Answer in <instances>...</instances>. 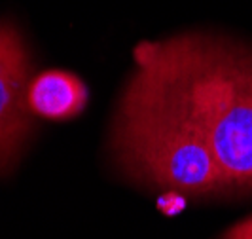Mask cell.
I'll return each instance as SVG.
<instances>
[{
  "mask_svg": "<svg viewBox=\"0 0 252 239\" xmlns=\"http://www.w3.org/2000/svg\"><path fill=\"white\" fill-rule=\"evenodd\" d=\"M135 65L201 131L229 192L252 190V57L209 36L140 42Z\"/></svg>",
  "mask_w": 252,
  "mask_h": 239,
  "instance_id": "1",
  "label": "cell"
},
{
  "mask_svg": "<svg viewBox=\"0 0 252 239\" xmlns=\"http://www.w3.org/2000/svg\"><path fill=\"white\" fill-rule=\"evenodd\" d=\"M114 146L124 169L139 182L193 198L229 192L201 131L139 68L120 104Z\"/></svg>",
  "mask_w": 252,
  "mask_h": 239,
  "instance_id": "2",
  "label": "cell"
},
{
  "mask_svg": "<svg viewBox=\"0 0 252 239\" xmlns=\"http://www.w3.org/2000/svg\"><path fill=\"white\" fill-rule=\"evenodd\" d=\"M31 55L15 25L0 23V173L10 171L32 133V112L27 104Z\"/></svg>",
  "mask_w": 252,
  "mask_h": 239,
  "instance_id": "3",
  "label": "cell"
},
{
  "mask_svg": "<svg viewBox=\"0 0 252 239\" xmlns=\"http://www.w3.org/2000/svg\"><path fill=\"white\" fill-rule=\"evenodd\" d=\"M89 91L80 76L51 68L36 74L27 88L29 110L51 122L72 120L84 112Z\"/></svg>",
  "mask_w": 252,
  "mask_h": 239,
  "instance_id": "4",
  "label": "cell"
},
{
  "mask_svg": "<svg viewBox=\"0 0 252 239\" xmlns=\"http://www.w3.org/2000/svg\"><path fill=\"white\" fill-rule=\"evenodd\" d=\"M218 239H252V214L229 226Z\"/></svg>",
  "mask_w": 252,
  "mask_h": 239,
  "instance_id": "5",
  "label": "cell"
},
{
  "mask_svg": "<svg viewBox=\"0 0 252 239\" xmlns=\"http://www.w3.org/2000/svg\"><path fill=\"white\" fill-rule=\"evenodd\" d=\"M184 200H186L184 194L171 190V192H167V196H163V198L159 200V209H161L165 214H177L178 211L184 209V205H186Z\"/></svg>",
  "mask_w": 252,
  "mask_h": 239,
  "instance_id": "6",
  "label": "cell"
}]
</instances>
